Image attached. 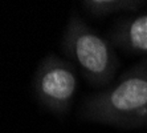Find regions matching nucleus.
Listing matches in <instances>:
<instances>
[{"instance_id":"obj_1","label":"nucleus","mask_w":147,"mask_h":133,"mask_svg":"<svg viewBox=\"0 0 147 133\" xmlns=\"http://www.w3.org/2000/svg\"><path fill=\"white\" fill-rule=\"evenodd\" d=\"M78 115L85 121L122 129L147 125V59L123 72L109 87L88 96Z\"/></svg>"},{"instance_id":"obj_2","label":"nucleus","mask_w":147,"mask_h":133,"mask_svg":"<svg viewBox=\"0 0 147 133\" xmlns=\"http://www.w3.org/2000/svg\"><path fill=\"white\" fill-rule=\"evenodd\" d=\"M61 49L89 85L106 88L114 81L119 59L110 40L93 29L82 17L70 15L61 39Z\"/></svg>"},{"instance_id":"obj_3","label":"nucleus","mask_w":147,"mask_h":133,"mask_svg":"<svg viewBox=\"0 0 147 133\" xmlns=\"http://www.w3.org/2000/svg\"><path fill=\"white\" fill-rule=\"evenodd\" d=\"M77 68L56 53L47 55L33 75V93L44 109L56 116H64L74 101L78 75Z\"/></svg>"},{"instance_id":"obj_4","label":"nucleus","mask_w":147,"mask_h":133,"mask_svg":"<svg viewBox=\"0 0 147 133\" xmlns=\"http://www.w3.org/2000/svg\"><path fill=\"white\" fill-rule=\"evenodd\" d=\"M107 39L114 48L147 57V14L131 15L118 20L109 31Z\"/></svg>"},{"instance_id":"obj_5","label":"nucleus","mask_w":147,"mask_h":133,"mask_svg":"<svg viewBox=\"0 0 147 133\" xmlns=\"http://www.w3.org/2000/svg\"><path fill=\"white\" fill-rule=\"evenodd\" d=\"M84 10L93 17H105L115 14H134L147 7L142 0H84Z\"/></svg>"}]
</instances>
